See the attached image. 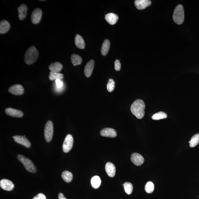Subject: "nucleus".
I'll use <instances>...</instances> for the list:
<instances>
[{
	"label": "nucleus",
	"instance_id": "obj_1",
	"mask_svg": "<svg viewBox=\"0 0 199 199\" xmlns=\"http://www.w3.org/2000/svg\"><path fill=\"white\" fill-rule=\"evenodd\" d=\"M145 107V104L142 100L138 99L135 100L132 104L130 110L134 115L139 119H141L145 116L144 109Z\"/></svg>",
	"mask_w": 199,
	"mask_h": 199
},
{
	"label": "nucleus",
	"instance_id": "obj_2",
	"mask_svg": "<svg viewBox=\"0 0 199 199\" xmlns=\"http://www.w3.org/2000/svg\"><path fill=\"white\" fill-rule=\"evenodd\" d=\"M39 56V53L35 47L32 46L26 51L25 55V61L28 65H31L37 61Z\"/></svg>",
	"mask_w": 199,
	"mask_h": 199
},
{
	"label": "nucleus",
	"instance_id": "obj_3",
	"mask_svg": "<svg viewBox=\"0 0 199 199\" xmlns=\"http://www.w3.org/2000/svg\"><path fill=\"white\" fill-rule=\"evenodd\" d=\"M173 20L178 25H181L183 23L184 19V7L181 5L177 6L175 9L173 15Z\"/></svg>",
	"mask_w": 199,
	"mask_h": 199
},
{
	"label": "nucleus",
	"instance_id": "obj_4",
	"mask_svg": "<svg viewBox=\"0 0 199 199\" xmlns=\"http://www.w3.org/2000/svg\"><path fill=\"white\" fill-rule=\"evenodd\" d=\"M17 159L19 161L23 164L24 167L28 172L35 173L36 172V168L33 163L29 159L26 158L21 154L18 155Z\"/></svg>",
	"mask_w": 199,
	"mask_h": 199
},
{
	"label": "nucleus",
	"instance_id": "obj_5",
	"mask_svg": "<svg viewBox=\"0 0 199 199\" xmlns=\"http://www.w3.org/2000/svg\"><path fill=\"white\" fill-rule=\"evenodd\" d=\"M54 128L53 122L49 121L46 123L44 128V136L46 141L47 142L51 141L53 135Z\"/></svg>",
	"mask_w": 199,
	"mask_h": 199
},
{
	"label": "nucleus",
	"instance_id": "obj_6",
	"mask_svg": "<svg viewBox=\"0 0 199 199\" xmlns=\"http://www.w3.org/2000/svg\"><path fill=\"white\" fill-rule=\"evenodd\" d=\"M73 139L72 136L71 135H68L64 140L62 146L64 152L68 153L70 151L73 146Z\"/></svg>",
	"mask_w": 199,
	"mask_h": 199
},
{
	"label": "nucleus",
	"instance_id": "obj_7",
	"mask_svg": "<svg viewBox=\"0 0 199 199\" xmlns=\"http://www.w3.org/2000/svg\"><path fill=\"white\" fill-rule=\"evenodd\" d=\"M42 16V10L37 8L34 10L31 14V21L34 24H38L41 21Z\"/></svg>",
	"mask_w": 199,
	"mask_h": 199
},
{
	"label": "nucleus",
	"instance_id": "obj_8",
	"mask_svg": "<svg viewBox=\"0 0 199 199\" xmlns=\"http://www.w3.org/2000/svg\"><path fill=\"white\" fill-rule=\"evenodd\" d=\"M8 91L13 95H21L24 93V88L21 84H16L10 87Z\"/></svg>",
	"mask_w": 199,
	"mask_h": 199
},
{
	"label": "nucleus",
	"instance_id": "obj_9",
	"mask_svg": "<svg viewBox=\"0 0 199 199\" xmlns=\"http://www.w3.org/2000/svg\"><path fill=\"white\" fill-rule=\"evenodd\" d=\"M14 140L17 143L25 147L29 148L31 146V143L25 136L16 135L13 136Z\"/></svg>",
	"mask_w": 199,
	"mask_h": 199
},
{
	"label": "nucleus",
	"instance_id": "obj_10",
	"mask_svg": "<svg viewBox=\"0 0 199 199\" xmlns=\"http://www.w3.org/2000/svg\"><path fill=\"white\" fill-rule=\"evenodd\" d=\"M132 162L136 166H141L144 162V158L141 155L136 153L132 154L130 157Z\"/></svg>",
	"mask_w": 199,
	"mask_h": 199
},
{
	"label": "nucleus",
	"instance_id": "obj_11",
	"mask_svg": "<svg viewBox=\"0 0 199 199\" xmlns=\"http://www.w3.org/2000/svg\"><path fill=\"white\" fill-rule=\"evenodd\" d=\"M0 187L4 190L11 191L13 190L14 185L11 181L3 179L0 181Z\"/></svg>",
	"mask_w": 199,
	"mask_h": 199
},
{
	"label": "nucleus",
	"instance_id": "obj_12",
	"mask_svg": "<svg viewBox=\"0 0 199 199\" xmlns=\"http://www.w3.org/2000/svg\"><path fill=\"white\" fill-rule=\"evenodd\" d=\"M135 5L139 10H143L151 5L152 2L149 0H136Z\"/></svg>",
	"mask_w": 199,
	"mask_h": 199
},
{
	"label": "nucleus",
	"instance_id": "obj_13",
	"mask_svg": "<svg viewBox=\"0 0 199 199\" xmlns=\"http://www.w3.org/2000/svg\"><path fill=\"white\" fill-rule=\"evenodd\" d=\"M100 135L104 137L110 138L116 137L117 133L115 130L111 128H105L102 129L100 132Z\"/></svg>",
	"mask_w": 199,
	"mask_h": 199
},
{
	"label": "nucleus",
	"instance_id": "obj_14",
	"mask_svg": "<svg viewBox=\"0 0 199 199\" xmlns=\"http://www.w3.org/2000/svg\"><path fill=\"white\" fill-rule=\"evenodd\" d=\"M5 111L7 115L13 117L21 118L23 116V112L21 111L12 108H6Z\"/></svg>",
	"mask_w": 199,
	"mask_h": 199
},
{
	"label": "nucleus",
	"instance_id": "obj_15",
	"mask_svg": "<svg viewBox=\"0 0 199 199\" xmlns=\"http://www.w3.org/2000/svg\"><path fill=\"white\" fill-rule=\"evenodd\" d=\"M94 66V61L93 60H90L86 64L84 69V73L86 77L88 78L91 76L93 71Z\"/></svg>",
	"mask_w": 199,
	"mask_h": 199
},
{
	"label": "nucleus",
	"instance_id": "obj_16",
	"mask_svg": "<svg viewBox=\"0 0 199 199\" xmlns=\"http://www.w3.org/2000/svg\"><path fill=\"white\" fill-rule=\"evenodd\" d=\"M17 11L19 13V19L21 21L25 19L27 15L28 11L27 6L24 4H22L17 8Z\"/></svg>",
	"mask_w": 199,
	"mask_h": 199
},
{
	"label": "nucleus",
	"instance_id": "obj_17",
	"mask_svg": "<svg viewBox=\"0 0 199 199\" xmlns=\"http://www.w3.org/2000/svg\"><path fill=\"white\" fill-rule=\"evenodd\" d=\"M105 170L108 175L111 178L115 176L116 173V168L114 165L111 163L108 162L106 164Z\"/></svg>",
	"mask_w": 199,
	"mask_h": 199
},
{
	"label": "nucleus",
	"instance_id": "obj_18",
	"mask_svg": "<svg viewBox=\"0 0 199 199\" xmlns=\"http://www.w3.org/2000/svg\"><path fill=\"white\" fill-rule=\"evenodd\" d=\"M105 19L108 23L111 25L115 24L118 21V17L116 14L109 13L105 16Z\"/></svg>",
	"mask_w": 199,
	"mask_h": 199
},
{
	"label": "nucleus",
	"instance_id": "obj_19",
	"mask_svg": "<svg viewBox=\"0 0 199 199\" xmlns=\"http://www.w3.org/2000/svg\"><path fill=\"white\" fill-rule=\"evenodd\" d=\"M11 28L9 22L6 20H3L0 22V34H3L8 31Z\"/></svg>",
	"mask_w": 199,
	"mask_h": 199
},
{
	"label": "nucleus",
	"instance_id": "obj_20",
	"mask_svg": "<svg viewBox=\"0 0 199 199\" xmlns=\"http://www.w3.org/2000/svg\"><path fill=\"white\" fill-rule=\"evenodd\" d=\"M75 43L76 47L79 49H83L85 48V44L84 40L83 37L79 35H76Z\"/></svg>",
	"mask_w": 199,
	"mask_h": 199
},
{
	"label": "nucleus",
	"instance_id": "obj_21",
	"mask_svg": "<svg viewBox=\"0 0 199 199\" xmlns=\"http://www.w3.org/2000/svg\"><path fill=\"white\" fill-rule=\"evenodd\" d=\"M62 68L63 66L59 62H54L50 64L49 66V69L50 71L58 73L61 71Z\"/></svg>",
	"mask_w": 199,
	"mask_h": 199
},
{
	"label": "nucleus",
	"instance_id": "obj_22",
	"mask_svg": "<svg viewBox=\"0 0 199 199\" xmlns=\"http://www.w3.org/2000/svg\"><path fill=\"white\" fill-rule=\"evenodd\" d=\"M110 43L109 40H104L102 44L101 52L102 55L106 56L110 48Z\"/></svg>",
	"mask_w": 199,
	"mask_h": 199
},
{
	"label": "nucleus",
	"instance_id": "obj_23",
	"mask_svg": "<svg viewBox=\"0 0 199 199\" xmlns=\"http://www.w3.org/2000/svg\"><path fill=\"white\" fill-rule=\"evenodd\" d=\"M101 180L98 176H94L91 179V184L92 186L94 189H97L99 187L101 184Z\"/></svg>",
	"mask_w": 199,
	"mask_h": 199
},
{
	"label": "nucleus",
	"instance_id": "obj_24",
	"mask_svg": "<svg viewBox=\"0 0 199 199\" xmlns=\"http://www.w3.org/2000/svg\"><path fill=\"white\" fill-rule=\"evenodd\" d=\"M64 75L63 74L58 73V72L51 71L49 76V79L51 80L59 79L61 80L63 79Z\"/></svg>",
	"mask_w": 199,
	"mask_h": 199
},
{
	"label": "nucleus",
	"instance_id": "obj_25",
	"mask_svg": "<svg viewBox=\"0 0 199 199\" xmlns=\"http://www.w3.org/2000/svg\"><path fill=\"white\" fill-rule=\"evenodd\" d=\"M72 64L74 66L80 65L82 63V58L80 56L75 54H72L71 57Z\"/></svg>",
	"mask_w": 199,
	"mask_h": 199
},
{
	"label": "nucleus",
	"instance_id": "obj_26",
	"mask_svg": "<svg viewBox=\"0 0 199 199\" xmlns=\"http://www.w3.org/2000/svg\"><path fill=\"white\" fill-rule=\"evenodd\" d=\"M62 178L64 181L66 182H71L73 179V174L71 172L65 171L62 173Z\"/></svg>",
	"mask_w": 199,
	"mask_h": 199
},
{
	"label": "nucleus",
	"instance_id": "obj_27",
	"mask_svg": "<svg viewBox=\"0 0 199 199\" xmlns=\"http://www.w3.org/2000/svg\"><path fill=\"white\" fill-rule=\"evenodd\" d=\"M191 148H194L199 144V134H197L193 136L190 141L189 142Z\"/></svg>",
	"mask_w": 199,
	"mask_h": 199
},
{
	"label": "nucleus",
	"instance_id": "obj_28",
	"mask_svg": "<svg viewBox=\"0 0 199 199\" xmlns=\"http://www.w3.org/2000/svg\"><path fill=\"white\" fill-rule=\"evenodd\" d=\"M167 117V115L165 112L160 111L155 114L152 116V119L154 120H158L164 119Z\"/></svg>",
	"mask_w": 199,
	"mask_h": 199
},
{
	"label": "nucleus",
	"instance_id": "obj_29",
	"mask_svg": "<svg viewBox=\"0 0 199 199\" xmlns=\"http://www.w3.org/2000/svg\"><path fill=\"white\" fill-rule=\"evenodd\" d=\"M122 185L124 186L125 191L126 194L128 195L131 194L133 191V187L132 184L131 183L126 182L124 183V184H122Z\"/></svg>",
	"mask_w": 199,
	"mask_h": 199
},
{
	"label": "nucleus",
	"instance_id": "obj_30",
	"mask_svg": "<svg viewBox=\"0 0 199 199\" xmlns=\"http://www.w3.org/2000/svg\"><path fill=\"white\" fill-rule=\"evenodd\" d=\"M154 186L153 182H147L145 186V190L147 193L150 194L154 192Z\"/></svg>",
	"mask_w": 199,
	"mask_h": 199
},
{
	"label": "nucleus",
	"instance_id": "obj_31",
	"mask_svg": "<svg viewBox=\"0 0 199 199\" xmlns=\"http://www.w3.org/2000/svg\"><path fill=\"white\" fill-rule=\"evenodd\" d=\"M115 82L113 79H110L108 80L107 85V88L108 92H111L113 91L115 88Z\"/></svg>",
	"mask_w": 199,
	"mask_h": 199
},
{
	"label": "nucleus",
	"instance_id": "obj_32",
	"mask_svg": "<svg viewBox=\"0 0 199 199\" xmlns=\"http://www.w3.org/2000/svg\"><path fill=\"white\" fill-rule=\"evenodd\" d=\"M114 66H115V69L116 71H120L121 67L120 62L119 60H116L114 62Z\"/></svg>",
	"mask_w": 199,
	"mask_h": 199
},
{
	"label": "nucleus",
	"instance_id": "obj_33",
	"mask_svg": "<svg viewBox=\"0 0 199 199\" xmlns=\"http://www.w3.org/2000/svg\"><path fill=\"white\" fill-rule=\"evenodd\" d=\"M33 199H46L45 195L42 193H40L34 197Z\"/></svg>",
	"mask_w": 199,
	"mask_h": 199
},
{
	"label": "nucleus",
	"instance_id": "obj_34",
	"mask_svg": "<svg viewBox=\"0 0 199 199\" xmlns=\"http://www.w3.org/2000/svg\"><path fill=\"white\" fill-rule=\"evenodd\" d=\"M55 81L56 85H57L58 88H61L62 87V86H63V82L61 81V80L57 79Z\"/></svg>",
	"mask_w": 199,
	"mask_h": 199
},
{
	"label": "nucleus",
	"instance_id": "obj_35",
	"mask_svg": "<svg viewBox=\"0 0 199 199\" xmlns=\"http://www.w3.org/2000/svg\"><path fill=\"white\" fill-rule=\"evenodd\" d=\"M58 199H66L65 197L64 196L63 194L59 193V195H58Z\"/></svg>",
	"mask_w": 199,
	"mask_h": 199
},
{
	"label": "nucleus",
	"instance_id": "obj_36",
	"mask_svg": "<svg viewBox=\"0 0 199 199\" xmlns=\"http://www.w3.org/2000/svg\"><path fill=\"white\" fill-rule=\"evenodd\" d=\"M44 1V0H42V1Z\"/></svg>",
	"mask_w": 199,
	"mask_h": 199
}]
</instances>
